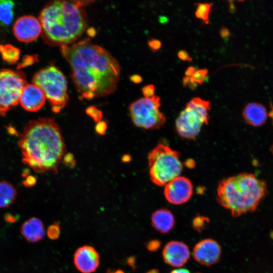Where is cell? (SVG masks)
I'll list each match as a JSON object with an SVG mask.
<instances>
[{
    "mask_svg": "<svg viewBox=\"0 0 273 273\" xmlns=\"http://www.w3.org/2000/svg\"><path fill=\"white\" fill-rule=\"evenodd\" d=\"M61 52L71 67L80 99L107 96L116 90L120 67L106 50L85 38L70 46H61Z\"/></svg>",
    "mask_w": 273,
    "mask_h": 273,
    "instance_id": "obj_1",
    "label": "cell"
},
{
    "mask_svg": "<svg viewBox=\"0 0 273 273\" xmlns=\"http://www.w3.org/2000/svg\"><path fill=\"white\" fill-rule=\"evenodd\" d=\"M18 144L22 162L35 172H57L65 145L54 118H38L28 122Z\"/></svg>",
    "mask_w": 273,
    "mask_h": 273,
    "instance_id": "obj_2",
    "label": "cell"
},
{
    "mask_svg": "<svg viewBox=\"0 0 273 273\" xmlns=\"http://www.w3.org/2000/svg\"><path fill=\"white\" fill-rule=\"evenodd\" d=\"M91 2L56 1L46 5L39 17L44 40L62 46L78 39L87 27L83 7Z\"/></svg>",
    "mask_w": 273,
    "mask_h": 273,
    "instance_id": "obj_3",
    "label": "cell"
},
{
    "mask_svg": "<svg viewBox=\"0 0 273 273\" xmlns=\"http://www.w3.org/2000/svg\"><path fill=\"white\" fill-rule=\"evenodd\" d=\"M267 184L252 173L243 172L220 180L217 200L234 217L256 210L267 194Z\"/></svg>",
    "mask_w": 273,
    "mask_h": 273,
    "instance_id": "obj_4",
    "label": "cell"
},
{
    "mask_svg": "<svg viewBox=\"0 0 273 273\" xmlns=\"http://www.w3.org/2000/svg\"><path fill=\"white\" fill-rule=\"evenodd\" d=\"M180 153L163 144L156 146L148 154L149 175L151 180L158 186H165L180 176L183 164Z\"/></svg>",
    "mask_w": 273,
    "mask_h": 273,
    "instance_id": "obj_5",
    "label": "cell"
},
{
    "mask_svg": "<svg viewBox=\"0 0 273 273\" xmlns=\"http://www.w3.org/2000/svg\"><path fill=\"white\" fill-rule=\"evenodd\" d=\"M32 82L42 90L54 112L65 107L69 100L67 81L58 68L51 65L40 69L34 75Z\"/></svg>",
    "mask_w": 273,
    "mask_h": 273,
    "instance_id": "obj_6",
    "label": "cell"
},
{
    "mask_svg": "<svg viewBox=\"0 0 273 273\" xmlns=\"http://www.w3.org/2000/svg\"><path fill=\"white\" fill-rule=\"evenodd\" d=\"M210 109L209 101L198 97L190 101L175 120V130L179 136L184 140H195L203 125L208 123Z\"/></svg>",
    "mask_w": 273,
    "mask_h": 273,
    "instance_id": "obj_7",
    "label": "cell"
},
{
    "mask_svg": "<svg viewBox=\"0 0 273 273\" xmlns=\"http://www.w3.org/2000/svg\"><path fill=\"white\" fill-rule=\"evenodd\" d=\"M160 98L154 96L142 98L129 106L130 116L133 124L146 129H158L166 122L165 115L160 111Z\"/></svg>",
    "mask_w": 273,
    "mask_h": 273,
    "instance_id": "obj_8",
    "label": "cell"
},
{
    "mask_svg": "<svg viewBox=\"0 0 273 273\" xmlns=\"http://www.w3.org/2000/svg\"><path fill=\"white\" fill-rule=\"evenodd\" d=\"M27 84L26 76L21 71L0 70V115L4 116L17 106L22 90Z\"/></svg>",
    "mask_w": 273,
    "mask_h": 273,
    "instance_id": "obj_9",
    "label": "cell"
},
{
    "mask_svg": "<svg viewBox=\"0 0 273 273\" xmlns=\"http://www.w3.org/2000/svg\"><path fill=\"white\" fill-rule=\"evenodd\" d=\"M193 193V186L187 177L179 176L168 183L164 187V195L166 200L174 205L188 202Z\"/></svg>",
    "mask_w": 273,
    "mask_h": 273,
    "instance_id": "obj_10",
    "label": "cell"
},
{
    "mask_svg": "<svg viewBox=\"0 0 273 273\" xmlns=\"http://www.w3.org/2000/svg\"><path fill=\"white\" fill-rule=\"evenodd\" d=\"M15 36L19 41L29 42L36 39L42 32L39 19L31 15L19 17L13 26Z\"/></svg>",
    "mask_w": 273,
    "mask_h": 273,
    "instance_id": "obj_11",
    "label": "cell"
},
{
    "mask_svg": "<svg viewBox=\"0 0 273 273\" xmlns=\"http://www.w3.org/2000/svg\"><path fill=\"white\" fill-rule=\"evenodd\" d=\"M221 252L220 246L217 241L212 239H205L195 245L193 250V256L200 264L210 266L219 261Z\"/></svg>",
    "mask_w": 273,
    "mask_h": 273,
    "instance_id": "obj_12",
    "label": "cell"
},
{
    "mask_svg": "<svg viewBox=\"0 0 273 273\" xmlns=\"http://www.w3.org/2000/svg\"><path fill=\"white\" fill-rule=\"evenodd\" d=\"M190 256L188 246L178 241H171L164 246L162 256L164 261L174 267H180L189 260Z\"/></svg>",
    "mask_w": 273,
    "mask_h": 273,
    "instance_id": "obj_13",
    "label": "cell"
},
{
    "mask_svg": "<svg viewBox=\"0 0 273 273\" xmlns=\"http://www.w3.org/2000/svg\"><path fill=\"white\" fill-rule=\"evenodd\" d=\"M74 263L78 270L82 273L95 271L100 263L99 254L96 249L85 245L79 248L74 255Z\"/></svg>",
    "mask_w": 273,
    "mask_h": 273,
    "instance_id": "obj_14",
    "label": "cell"
},
{
    "mask_svg": "<svg viewBox=\"0 0 273 273\" xmlns=\"http://www.w3.org/2000/svg\"><path fill=\"white\" fill-rule=\"evenodd\" d=\"M46 97L37 85L26 84L23 87L19 98V103L25 110L29 112L39 110L44 105Z\"/></svg>",
    "mask_w": 273,
    "mask_h": 273,
    "instance_id": "obj_15",
    "label": "cell"
},
{
    "mask_svg": "<svg viewBox=\"0 0 273 273\" xmlns=\"http://www.w3.org/2000/svg\"><path fill=\"white\" fill-rule=\"evenodd\" d=\"M242 115L247 124L255 127L261 126L267 119L266 108L258 103L248 104L243 110Z\"/></svg>",
    "mask_w": 273,
    "mask_h": 273,
    "instance_id": "obj_16",
    "label": "cell"
},
{
    "mask_svg": "<svg viewBox=\"0 0 273 273\" xmlns=\"http://www.w3.org/2000/svg\"><path fill=\"white\" fill-rule=\"evenodd\" d=\"M23 237L31 243L38 242L45 235L42 222L38 218L31 217L25 221L20 229Z\"/></svg>",
    "mask_w": 273,
    "mask_h": 273,
    "instance_id": "obj_17",
    "label": "cell"
},
{
    "mask_svg": "<svg viewBox=\"0 0 273 273\" xmlns=\"http://www.w3.org/2000/svg\"><path fill=\"white\" fill-rule=\"evenodd\" d=\"M151 221L153 227L157 231L166 234L173 228L175 219L173 214L169 210L161 208L152 213Z\"/></svg>",
    "mask_w": 273,
    "mask_h": 273,
    "instance_id": "obj_18",
    "label": "cell"
},
{
    "mask_svg": "<svg viewBox=\"0 0 273 273\" xmlns=\"http://www.w3.org/2000/svg\"><path fill=\"white\" fill-rule=\"evenodd\" d=\"M17 191L15 187L10 183L0 181V208L10 206L15 200Z\"/></svg>",
    "mask_w": 273,
    "mask_h": 273,
    "instance_id": "obj_19",
    "label": "cell"
},
{
    "mask_svg": "<svg viewBox=\"0 0 273 273\" xmlns=\"http://www.w3.org/2000/svg\"><path fill=\"white\" fill-rule=\"evenodd\" d=\"M15 3L10 0H0V25L8 26L13 21Z\"/></svg>",
    "mask_w": 273,
    "mask_h": 273,
    "instance_id": "obj_20",
    "label": "cell"
},
{
    "mask_svg": "<svg viewBox=\"0 0 273 273\" xmlns=\"http://www.w3.org/2000/svg\"><path fill=\"white\" fill-rule=\"evenodd\" d=\"M0 54L4 61L14 64L20 58V51L10 44H0Z\"/></svg>",
    "mask_w": 273,
    "mask_h": 273,
    "instance_id": "obj_21",
    "label": "cell"
},
{
    "mask_svg": "<svg viewBox=\"0 0 273 273\" xmlns=\"http://www.w3.org/2000/svg\"><path fill=\"white\" fill-rule=\"evenodd\" d=\"M197 9L195 12L196 17L201 19L203 23L207 24L209 23V16L213 5L212 3H196Z\"/></svg>",
    "mask_w": 273,
    "mask_h": 273,
    "instance_id": "obj_22",
    "label": "cell"
},
{
    "mask_svg": "<svg viewBox=\"0 0 273 273\" xmlns=\"http://www.w3.org/2000/svg\"><path fill=\"white\" fill-rule=\"evenodd\" d=\"M208 73V70L207 69L196 70L193 75L191 77V80L192 82L202 84L206 80Z\"/></svg>",
    "mask_w": 273,
    "mask_h": 273,
    "instance_id": "obj_23",
    "label": "cell"
},
{
    "mask_svg": "<svg viewBox=\"0 0 273 273\" xmlns=\"http://www.w3.org/2000/svg\"><path fill=\"white\" fill-rule=\"evenodd\" d=\"M209 222V219L206 217L197 215L193 220L192 226L198 232H201L203 230Z\"/></svg>",
    "mask_w": 273,
    "mask_h": 273,
    "instance_id": "obj_24",
    "label": "cell"
},
{
    "mask_svg": "<svg viewBox=\"0 0 273 273\" xmlns=\"http://www.w3.org/2000/svg\"><path fill=\"white\" fill-rule=\"evenodd\" d=\"M86 114L95 121L99 122L102 117V112L94 106H89L86 109Z\"/></svg>",
    "mask_w": 273,
    "mask_h": 273,
    "instance_id": "obj_25",
    "label": "cell"
},
{
    "mask_svg": "<svg viewBox=\"0 0 273 273\" xmlns=\"http://www.w3.org/2000/svg\"><path fill=\"white\" fill-rule=\"evenodd\" d=\"M60 234L59 225L55 223L50 226L48 229V235L51 239H56Z\"/></svg>",
    "mask_w": 273,
    "mask_h": 273,
    "instance_id": "obj_26",
    "label": "cell"
},
{
    "mask_svg": "<svg viewBox=\"0 0 273 273\" xmlns=\"http://www.w3.org/2000/svg\"><path fill=\"white\" fill-rule=\"evenodd\" d=\"M142 92L145 98H151L155 96V86L153 84L146 85L142 88Z\"/></svg>",
    "mask_w": 273,
    "mask_h": 273,
    "instance_id": "obj_27",
    "label": "cell"
},
{
    "mask_svg": "<svg viewBox=\"0 0 273 273\" xmlns=\"http://www.w3.org/2000/svg\"><path fill=\"white\" fill-rule=\"evenodd\" d=\"M150 48L153 51H157L161 47V42L159 40L152 38L149 40L148 42Z\"/></svg>",
    "mask_w": 273,
    "mask_h": 273,
    "instance_id": "obj_28",
    "label": "cell"
},
{
    "mask_svg": "<svg viewBox=\"0 0 273 273\" xmlns=\"http://www.w3.org/2000/svg\"><path fill=\"white\" fill-rule=\"evenodd\" d=\"M36 58L33 56H27L24 58L23 60L22 61L20 65V67H23L27 66H28L36 61Z\"/></svg>",
    "mask_w": 273,
    "mask_h": 273,
    "instance_id": "obj_29",
    "label": "cell"
},
{
    "mask_svg": "<svg viewBox=\"0 0 273 273\" xmlns=\"http://www.w3.org/2000/svg\"><path fill=\"white\" fill-rule=\"evenodd\" d=\"M178 58L183 61L191 62L193 59L190 57L187 52L185 50H180L177 53Z\"/></svg>",
    "mask_w": 273,
    "mask_h": 273,
    "instance_id": "obj_30",
    "label": "cell"
},
{
    "mask_svg": "<svg viewBox=\"0 0 273 273\" xmlns=\"http://www.w3.org/2000/svg\"><path fill=\"white\" fill-rule=\"evenodd\" d=\"M160 246V242L158 240H152L149 242L147 246L150 251H155Z\"/></svg>",
    "mask_w": 273,
    "mask_h": 273,
    "instance_id": "obj_31",
    "label": "cell"
},
{
    "mask_svg": "<svg viewBox=\"0 0 273 273\" xmlns=\"http://www.w3.org/2000/svg\"><path fill=\"white\" fill-rule=\"evenodd\" d=\"M107 128V125L105 122L100 121L98 122L96 127V131L100 134H103L105 133Z\"/></svg>",
    "mask_w": 273,
    "mask_h": 273,
    "instance_id": "obj_32",
    "label": "cell"
},
{
    "mask_svg": "<svg viewBox=\"0 0 273 273\" xmlns=\"http://www.w3.org/2000/svg\"><path fill=\"white\" fill-rule=\"evenodd\" d=\"M219 33L221 38L225 40L228 39L230 36V30L223 26L221 27Z\"/></svg>",
    "mask_w": 273,
    "mask_h": 273,
    "instance_id": "obj_33",
    "label": "cell"
},
{
    "mask_svg": "<svg viewBox=\"0 0 273 273\" xmlns=\"http://www.w3.org/2000/svg\"><path fill=\"white\" fill-rule=\"evenodd\" d=\"M35 182V178L33 176H29L23 181V184L26 187H29L34 185Z\"/></svg>",
    "mask_w": 273,
    "mask_h": 273,
    "instance_id": "obj_34",
    "label": "cell"
},
{
    "mask_svg": "<svg viewBox=\"0 0 273 273\" xmlns=\"http://www.w3.org/2000/svg\"><path fill=\"white\" fill-rule=\"evenodd\" d=\"M130 80L135 83H139L143 80L142 77L139 74H134L130 77Z\"/></svg>",
    "mask_w": 273,
    "mask_h": 273,
    "instance_id": "obj_35",
    "label": "cell"
},
{
    "mask_svg": "<svg viewBox=\"0 0 273 273\" xmlns=\"http://www.w3.org/2000/svg\"><path fill=\"white\" fill-rule=\"evenodd\" d=\"M195 67L191 66L188 68L187 70L185 72V74L186 76L192 77L196 71Z\"/></svg>",
    "mask_w": 273,
    "mask_h": 273,
    "instance_id": "obj_36",
    "label": "cell"
},
{
    "mask_svg": "<svg viewBox=\"0 0 273 273\" xmlns=\"http://www.w3.org/2000/svg\"><path fill=\"white\" fill-rule=\"evenodd\" d=\"M228 8L230 13H234L236 11V8L234 4V2L232 1H228Z\"/></svg>",
    "mask_w": 273,
    "mask_h": 273,
    "instance_id": "obj_37",
    "label": "cell"
},
{
    "mask_svg": "<svg viewBox=\"0 0 273 273\" xmlns=\"http://www.w3.org/2000/svg\"><path fill=\"white\" fill-rule=\"evenodd\" d=\"M170 273H190V272L186 268H177L173 270Z\"/></svg>",
    "mask_w": 273,
    "mask_h": 273,
    "instance_id": "obj_38",
    "label": "cell"
},
{
    "mask_svg": "<svg viewBox=\"0 0 273 273\" xmlns=\"http://www.w3.org/2000/svg\"><path fill=\"white\" fill-rule=\"evenodd\" d=\"M191 77L185 76L183 79V85L184 86H188L191 82Z\"/></svg>",
    "mask_w": 273,
    "mask_h": 273,
    "instance_id": "obj_39",
    "label": "cell"
},
{
    "mask_svg": "<svg viewBox=\"0 0 273 273\" xmlns=\"http://www.w3.org/2000/svg\"><path fill=\"white\" fill-rule=\"evenodd\" d=\"M87 33L89 36L93 37L96 34V31L95 28L90 27L87 30Z\"/></svg>",
    "mask_w": 273,
    "mask_h": 273,
    "instance_id": "obj_40",
    "label": "cell"
},
{
    "mask_svg": "<svg viewBox=\"0 0 273 273\" xmlns=\"http://www.w3.org/2000/svg\"><path fill=\"white\" fill-rule=\"evenodd\" d=\"M159 20L161 24H164L167 22L168 19L166 17L162 16L159 17Z\"/></svg>",
    "mask_w": 273,
    "mask_h": 273,
    "instance_id": "obj_41",
    "label": "cell"
},
{
    "mask_svg": "<svg viewBox=\"0 0 273 273\" xmlns=\"http://www.w3.org/2000/svg\"><path fill=\"white\" fill-rule=\"evenodd\" d=\"M107 273H124V272L121 270H117L115 271L109 270V271H107Z\"/></svg>",
    "mask_w": 273,
    "mask_h": 273,
    "instance_id": "obj_42",
    "label": "cell"
},
{
    "mask_svg": "<svg viewBox=\"0 0 273 273\" xmlns=\"http://www.w3.org/2000/svg\"><path fill=\"white\" fill-rule=\"evenodd\" d=\"M147 273H159V271L157 269H152L148 271Z\"/></svg>",
    "mask_w": 273,
    "mask_h": 273,
    "instance_id": "obj_43",
    "label": "cell"
}]
</instances>
